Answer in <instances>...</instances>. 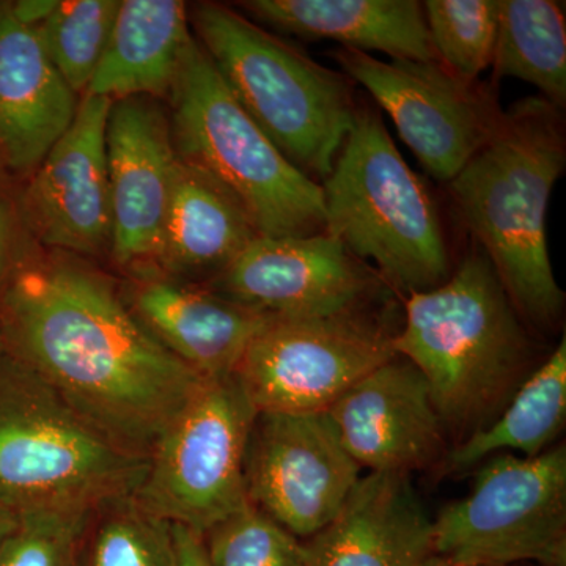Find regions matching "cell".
Instances as JSON below:
<instances>
[{
    "label": "cell",
    "instance_id": "6da1fadb",
    "mask_svg": "<svg viewBox=\"0 0 566 566\" xmlns=\"http://www.w3.org/2000/svg\"><path fill=\"white\" fill-rule=\"evenodd\" d=\"M3 326L18 363L147 457L207 379L170 353L106 279L77 264L18 275L3 297Z\"/></svg>",
    "mask_w": 566,
    "mask_h": 566
},
{
    "label": "cell",
    "instance_id": "7a4b0ae2",
    "mask_svg": "<svg viewBox=\"0 0 566 566\" xmlns=\"http://www.w3.org/2000/svg\"><path fill=\"white\" fill-rule=\"evenodd\" d=\"M557 106L527 98L450 181L458 210L501 279L517 314L549 327L564 307L547 251V207L564 172Z\"/></svg>",
    "mask_w": 566,
    "mask_h": 566
},
{
    "label": "cell",
    "instance_id": "3957f363",
    "mask_svg": "<svg viewBox=\"0 0 566 566\" xmlns=\"http://www.w3.org/2000/svg\"><path fill=\"white\" fill-rule=\"evenodd\" d=\"M483 251L442 285L412 294L394 352L419 368L446 430L468 438L501 415L527 378V335Z\"/></svg>",
    "mask_w": 566,
    "mask_h": 566
},
{
    "label": "cell",
    "instance_id": "277c9868",
    "mask_svg": "<svg viewBox=\"0 0 566 566\" xmlns=\"http://www.w3.org/2000/svg\"><path fill=\"white\" fill-rule=\"evenodd\" d=\"M148 457L81 416L17 359L0 365V505L21 515L133 497Z\"/></svg>",
    "mask_w": 566,
    "mask_h": 566
},
{
    "label": "cell",
    "instance_id": "5b68a950",
    "mask_svg": "<svg viewBox=\"0 0 566 566\" xmlns=\"http://www.w3.org/2000/svg\"><path fill=\"white\" fill-rule=\"evenodd\" d=\"M326 230L397 292H428L452 274L441 219L375 111H356L323 180Z\"/></svg>",
    "mask_w": 566,
    "mask_h": 566
},
{
    "label": "cell",
    "instance_id": "8992f818",
    "mask_svg": "<svg viewBox=\"0 0 566 566\" xmlns=\"http://www.w3.org/2000/svg\"><path fill=\"white\" fill-rule=\"evenodd\" d=\"M193 28L234 99L268 139L312 180L327 178L357 111L344 76L221 3H200Z\"/></svg>",
    "mask_w": 566,
    "mask_h": 566
},
{
    "label": "cell",
    "instance_id": "52a82bcc",
    "mask_svg": "<svg viewBox=\"0 0 566 566\" xmlns=\"http://www.w3.org/2000/svg\"><path fill=\"white\" fill-rule=\"evenodd\" d=\"M170 95L178 158L232 193L260 237L326 230L322 185L290 163L245 114L196 39Z\"/></svg>",
    "mask_w": 566,
    "mask_h": 566
},
{
    "label": "cell",
    "instance_id": "ba28073f",
    "mask_svg": "<svg viewBox=\"0 0 566 566\" xmlns=\"http://www.w3.org/2000/svg\"><path fill=\"white\" fill-rule=\"evenodd\" d=\"M433 554L452 566H566V450L488 458L471 491L433 520Z\"/></svg>",
    "mask_w": 566,
    "mask_h": 566
},
{
    "label": "cell",
    "instance_id": "9c48e42d",
    "mask_svg": "<svg viewBox=\"0 0 566 566\" xmlns=\"http://www.w3.org/2000/svg\"><path fill=\"white\" fill-rule=\"evenodd\" d=\"M256 415L234 375L205 379L153 447L134 501L202 535L251 505L244 458Z\"/></svg>",
    "mask_w": 566,
    "mask_h": 566
},
{
    "label": "cell",
    "instance_id": "30bf717a",
    "mask_svg": "<svg viewBox=\"0 0 566 566\" xmlns=\"http://www.w3.org/2000/svg\"><path fill=\"white\" fill-rule=\"evenodd\" d=\"M397 331L370 304L333 315L270 316L234 378L256 412H326L354 382L397 356Z\"/></svg>",
    "mask_w": 566,
    "mask_h": 566
},
{
    "label": "cell",
    "instance_id": "8fae6325",
    "mask_svg": "<svg viewBox=\"0 0 566 566\" xmlns=\"http://www.w3.org/2000/svg\"><path fill=\"white\" fill-rule=\"evenodd\" d=\"M335 61L392 118L424 169L450 182L493 137L504 112L494 99L439 61H379L340 48Z\"/></svg>",
    "mask_w": 566,
    "mask_h": 566
},
{
    "label": "cell",
    "instance_id": "7c38bea8",
    "mask_svg": "<svg viewBox=\"0 0 566 566\" xmlns=\"http://www.w3.org/2000/svg\"><path fill=\"white\" fill-rule=\"evenodd\" d=\"M360 471L326 412H259L253 420L244 458L249 504L301 542L337 516Z\"/></svg>",
    "mask_w": 566,
    "mask_h": 566
},
{
    "label": "cell",
    "instance_id": "4fadbf2b",
    "mask_svg": "<svg viewBox=\"0 0 566 566\" xmlns=\"http://www.w3.org/2000/svg\"><path fill=\"white\" fill-rule=\"evenodd\" d=\"M381 277L329 233L256 237L219 273V294L270 316H322L374 303Z\"/></svg>",
    "mask_w": 566,
    "mask_h": 566
},
{
    "label": "cell",
    "instance_id": "5bb4252c",
    "mask_svg": "<svg viewBox=\"0 0 566 566\" xmlns=\"http://www.w3.org/2000/svg\"><path fill=\"white\" fill-rule=\"evenodd\" d=\"M326 415L360 469L409 475L444 455L446 428L430 387L405 357L354 382Z\"/></svg>",
    "mask_w": 566,
    "mask_h": 566
},
{
    "label": "cell",
    "instance_id": "9a60e30c",
    "mask_svg": "<svg viewBox=\"0 0 566 566\" xmlns=\"http://www.w3.org/2000/svg\"><path fill=\"white\" fill-rule=\"evenodd\" d=\"M112 99L85 93L70 128L36 167L25 193L44 243L96 255L112 243L106 128Z\"/></svg>",
    "mask_w": 566,
    "mask_h": 566
},
{
    "label": "cell",
    "instance_id": "2e32d148",
    "mask_svg": "<svg viewBox=\"0 0 566 566\" xmlns=\"http://www.w3.org/2000/svg\"><path fill=\"white\" fill-rule=\"evenodd\" d=\"M106 153L115 262L156 259L178 159L164 112L142 96L112 102Z\"/></svg>",
    "mask_w": 566,
    "mask_h": 566
},
{
    "label": "cell",
    "instance_id": "e0dca14e",
    "mask_svg": "<svg viewBox=\"0 0 566 566\" xmlns=\"http://www.w3.org/2000/svg\"><path fill=\"white\" fill-rule=\"evenodd\" d=\"M305 566H419L433 554V520L406 474L360 476L337 516L304 539Z\"/></svg>",
    "mask_w": 566,
    "mask_h": 566
},
{
    "label": "cell",
    "instance_id": "ac0fdd59",
    "mask_svg": "<svg viewBox=\"0 0 566 566\" xmlns=\"http://www.w3.org/2000/svg\"><path fill=\"white\" fill-rule=\"evenodd\" d=\"M76 93L41 43L39 29L0 2V158L17 172L36 170L70 128Z\"/></svg>",
    "mask_w": 566,
    "mask_h": 566
},
{
    "label": "cell",
    "instance_id": "d6986e66",
    "mask_svg": "<svg viewBox=\"0 0 566 566\" xmlns=\"http://www.w3.org/2000/svg\"><path fill=\"white\" fill-rule=\"evenodd\" d=\"M134 315L170 353L207 379L234 375L270 315L163 279L140 282Z\"/></svg>",
    "mask_w": 566,
    "mask_h": 566
},
{
    "label": "cell",
    "instance_id": "ffe728a7",
    "mask_svg": "<svg viewBox=\"0 0 566 566\" xmlns=\"http://www.w3.org/2000/svg\"><path fill=\"white\" fill-rule=\"evenodd\" d=\"M241 6L271 28L303 39L334 40L365 54L438 61L417 0H249Z\"/></svg>",
    "mask_w": 566,
    "mask_h": 566
},
{
    "label": "cell",
    "instance_id": "44dd1931",
    "mask_svg": "<svg viewBox=\"0 0 566 566\" xmlns=\"http://www.w3.org/2000/svg\"><path fill=\"white\" fill-rule=\"evenodd\" d=\"M192 35L178 0H123L85 93L112 102L172 91Z\"/></svg>",
    "mask_w": 566,
    "mask_h": 566
},
{
    "label": "cell",
    "instance_id": "7402d4cb",
    "mask_svg": "<svg viewBox=\"0 0 566 566\" xmlns=\"http://www.w3.org/2000/svg\"><path fill=\"white\" fill-rule=\"evenodd\" d=\"M260 237L243 207L210 175L178 158L156 260L175 273L219 270Z\"/></svg>",
    "mask_w": 566,
    "mask_h": 566
},
{
    "label": "cell",
    "instance_id": "603a6c76",
    "mask_svg": "<svg viewBox=\"0 0 566 566\" xmlns=\"http://www.w3.org/2000/svg\"><path fill=\"white\" fill-rule=\"evenodd\" d=\"M566 419V338L546 363L524 379L493 422L480 428L447 453L442 472L464 474L499 453L534 458L546 452Z\"/></svg>",
    "mask_w": 566,
    "mask_h": 566
},
{
    "label": "cell",
    "instance_id": "cb8c5ba5",
    "mask_svg": "<svg viewBox=\"0 0 566 566\" xmlns=\"http://www.w3.org/2000/svg\"><path fill=\"white\" fill-rule=\"evenodd\" d=\"M494 77L535 85L547 102L566 99V21L556 0H499Z\"/></svg>",
    "mask_w": 566,
    "mask_h": 566
},
{
    "label": "cell",
    "instance_id": "d4e9b609",
    "mask_svg": "<svg viewBox=\"0 0 566 566\" xmlns=\"http://www.w3.org/2000/svg\"><path fill=\"white\" fill-rule=\"evenodd\" d=\"M81 566H175L172 524L133 497L104 506L85 534Z\"/></svg>",
    "mask_w": 566,
    "mask_h": 566
},
{
    "label": "cell",
    "instance_id": "484cf974",
    "mask_svg": "<svg viewBox=\"0 0 566 566\" xmlns=\"http://www.w3.org/2000/svg\"><path fill=\"white\" fill-rule=\"evenodd\" d=\"M118 9V0H62L40 25L48 57L74 93L91 85Z\"/></svg>",
    "mask_w": 566,
    "mask_h": 566
},
{
    "label": "cell",
    "instance_id": "4316f807",
    "mask_svg": "<svg viewBox=\"0 0 566 566\" xmlns=\"http://www.w3.org/2000/svg\"><path fill=\"white\" fill-rule=\"evenodd\" d=\"M422 7L438 61L474 82L493 63L499 0H427Z\"/></svg>",
    "mask_w": 566,
    "mask_h": 566
},
{
    "label": "cell",
    "instance_id": "83f0119b",
    "mask_svg": "<svg viewBox=\"0 0 566 566\" xmlns=\"http://www.w3.org/2000/svg\"><path fill=\"white\" fill-rule=\"evenodd\" d=\"M95 515L85 510L21 513L0 546V566H81Z\"/></svg>",
    "mask_w": 566,
    "mask_h": 566
},
{
    "label": "cell",
    "instance_id": "f1b7e54d",
    "mask_svg": "<svg viewBox=\"0 0 566 566\" xmlns=\"http://www.w3.org/2000/svg\"><path fill=\"white\" fill-rule=\"evenodd\" d=\"M210 566H305L303 543L252 505L203 535Z\"/></svg>",
    "mask_w": 566,
    "mask_h": 566
},
{
    "label": "cell",
    "instance_id": "f546056e",
    "mask_svg": "<svg viewBox=\"0 0 566 566\" xmlns=\"http://www.w3.org/2000/svg\"><path fill=\"white\" fill-rule=\"evenodd\" d=\"M175 566H210L203 535L185 526L172 524Z\"/></svg>",
    "mask_w": 566,
    "mask_h": 566
},
{
    "label": "cell",
    "instance_id": "4dcf8cb0",
    "mask_svg": "<svg viewBox=\"0 0 566 566\" xmlns=\"http://www.w3.org/2000/svg\"><path fill=\"white\" fill-rule=\"evenodd\" d=\"M57 3L59 0H18L11 2V11L22 24L39 29L51 17Z\"/></svg>",
    "mask_w": 566,
    "mask_h": 566
},
{
    "label": "cell",
    "instance_id": "1f68e13d",
    "mask_svg": "<svg viewBox=\"0 0 566 566\" xmlns=\"http://www.w3.org/2000/svg\"><path fill=\"white\" fill-rule=\"evenodd\" d=\"M10 222L7 211L0 205V275L3 273L7 262V249H9Z\"/></svg>",
    "mask_w": 566,
    "mask_h": 566
},
{
    "label": "cell",
    "instance_id": "d6a6232c",
    "mask_svg": "<svg viewBox=\"0 0 566 566\" xmlns=\"http://www.w3.org/2000/svg\"><path fill=\"white\" fill-rule=\"evenodd\" d=\"M18 515L6 506L0 505V546H2L3 539L9 535L11 528L17 524Z\"/></svg>",
    "mask_w": 566,
    "mask_h": 566
},
{
    "label": "cell",
    "instance_id": "836d02e7",
    "mask_svg": "<svg viewBox=\"0 0 566 566\" xmlns=\"http://www.w3.org/2000/svg\"><path fill=\"white\" fill-rule=\"evenodd\" d=\"M419 566H452L449 562L444 560V558L438 556L428 557L427 560H423Z\"/></svg>",
    "mask_w": 566,
    "mask_h": 566
}]
</instances>
